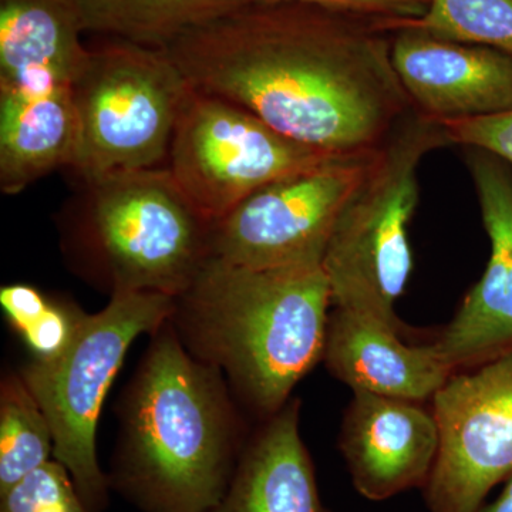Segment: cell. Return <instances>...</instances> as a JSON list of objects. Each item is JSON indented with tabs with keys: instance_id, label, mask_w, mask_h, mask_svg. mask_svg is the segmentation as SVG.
Instances as JSON below:
<instances>
[{
	"instance_id": "obj_1",
	"label": "cell",
	"mask_w": 512,
	"mask_h": 512,
	"mask_svg": "<svg viewBox=\"0 0 512 512\" xmlns=\"http://www.w3.org/2000/svg\"><path fill=\"white\" fill-rule=\"evenodd\" d=\"M382 22L299 3L242 6L165 47L192 89L282 136L339 154L376 150L413 104Z\"/></svg>"
},
{
	"instance_id": "obj_2",
	"label": "cell",
	"mask_w": 512,
	"mask_h": 512,
	"mask_svg": "<svg viewBox=\"0 0 512 512\" xmlns=\"http://www.w3.org/2000/svg\"><path fill=\"white\" fill-rule=\"evenodd\" d=\"M111 490L143 512H208L227 491L247 427L217 367L184 348L168 319L119 397Z\"/></svg>"
},
{
	"instance_id": "obj_3",
	"label": "cell",
	"mask_w": 512,
	"mask_h": 512,
	"mask_svg": "<svg viewBox=\"0 0 512 512\" xmlns=\"http://www.w3.org/2000/svg\"><path fill=\"white\" fill-rule=\"evenodd\" d=\"M332 298L322 265L252 269L210 258L174 298L178 338L239 403L274 416L322 362Z\"/></svg>"
},
{
	"instance_id": "obj_4",
	"label": "cell",
	"mask_w": 512,
	"mask_h": 512,
	"mask_svg": "<svg viewBox=\"0 0 512 512\" xmlns=\"http://www.w3.org/2000/svg\"><path fill=\"white\" fill-rule=\"evenodd\" d=\"M76 181L55 221L64 264L84 284L175 298L211 258L214 224L165 165Z\"/></svg>"
},
{
	"instance_id": "obj_5",
	"label": "cell",
	"mask_w": 512,
	"mask_h": 512,
	"mask_svg": "<svg viewBox=\"0 0 512 512\" xmlns=\"http://www.w3.org/2000/svg\"><path fill=\"white\" fill-rule=\"evenodd\" d=\"M451 146L440 121L413 110L377 148L340 212L322 259L332 308L404 333L396 312L413 271L409 227L419 205L424 157Z\"/></svg>"
},
{
	"instance_id": "obj_6",
	"label": "cell",
	"mask_w": 512,
	"mask_h": 512,
	"mask_svg": "<svg viewBox=\"0 0 512 512\" xmlns=\"http://www.w3.org/2000/svg\"><path fill=\"white\" fill-rule=\"evenodd\" d=\"M191 92L164 49L117 39L90 47L73 86L76 180L163 167Z\"/></svg>"
},
{
	"instance_id": "obj_7",
	"label": "cell",
	"mask_w": 512,
	"mask_h": 512,
	"mask_svg": "<svg viewBox=\"0 0 512 512\" xmlns=\"http://www.w3.org/2000/svg\"><path fill=\"white\" fill-rule=\"evenodd\" d=\"M173 311V296L116 293L100 312L87 315L62 355L47 362L29 360L20 367V376L49 421L55 460L67 468L93 512L107 507L111 490L97 458L103 404L131 345L140 336L153 335Z\"/></svg>"
},
{
	"instance_id": "obj_8",
	"label": "cell",
	"mask_w": 512,
	"mask_h": 512,
	"mask_svg": "<svg viewBox=\"0 0 512 512\" xmlns=\"http://www.w3.org/2000/svg\"><path fill=\"white\" fill-rule=\"evenodd\" d=\"M83 33L76 0H0V144L10 153H73V86L90 50Z\"/></svg>"
},
{
	"instance_id": "obj_9",
	"label": "cell",
	"mask_w": 512,
	"mask_h": 512,
	"mask_svg": "<svg viewBox=\"0 0 512 512\" xmlns=\"http://www.w3.org/2000/svg\"><path fill=\"white\" fill-rule=\"evenodd\" d=\"M346 156L291 140L237 104L192 89L165 167L214 224L266 185Z\"/></svg>"
},
{
	"instance_id": "obj_10",
	"label": "cell",
	"mask_w": 512,
	"mask_h": 512,
	"mask_svg": "<svg viewBox=\"0 0 512 512\" xmlns=\"http://www.w3.org/2000/svg\"><path fill=\"white\" fill-rule=\"evenodd\" d=\"M376 150L289 175L249 195L212 225L211 258L252 269L322 265L340 212Z\"/></svg>"
},
{
	"instance_id": "obj_11",
	"label": "cell",
	"mask_w": 512,
	"mask_h": 512,
	"mask_svg": "<svg viewBox=\"0 0 512 512\" xmlns=\"http://www.w3.org/2000/svg\"><path fill=\"white\" fill-rule=\"evenodd\" d=\"M439 456L424 493L430 512H478L512 474V352L454 373L433 397Z\"/></svg>"
},
{
	"instance_id": "obj_12",
	"label": "cell",
	"mask_w": 512,
	"mask_h": 512,
	"mask_svg": "<svg viewBox=\"0 0 512 512\" xmlns=\"http://www.w3.org/2000/svg\"><path fill=\"white\" fill-rule=\"evenodd\" d=\"M491 251L483 276L454 318L433 340L454 373L512 352V173L510 165L481 148H466Z\"/></svg>"
},
{
	"instance_id": "obj_13",
	"label": "cell",
	"mask_w": 512,
	"mask_h": 512,
	"mask_svg": "<svg viewBox=\"0 0 512 512\" xmlns=\"http://www.w3.org/2000/svg\"><path fill=\"white\" fill-rule=\"evenodd\" d=\"M339 448L357 493L384 501L426 487L437 456L440 433L433 409L421 402L355 392Z\"/></svg>"
},
{
	"instance_id": "obj_14",
	"label": "cell",
	"mask_w": 512,
	"mask_h": 512,
	"mask_svg": "<svg viewBox=\"0 0 512 512\" xmlns=\"http://www.w3.org/2000/svg\"><path fill=\"white\" fill-rule=\"evenodd\" d=\"M392 63L413 109L437 121L512 111V57L416 29L393 30Z\"/></svg>"
},
{
	"instance_id": "obj_15",
	"label": "cell",
	"mask_w": 512,
	"mask_h": 512,
	"mask_svg": "<svg viewBox=\"0 0 512 512\" xmlns=\"http://www.w3.org/2000/svg\"><path fill=\"white\" fill-rule=\"evenodd\" d=\"M322 362L330 375L352 392L427 402L454 375L433 343L407 345L402 333L357 315L333 308L326 330Z\"/></svg>"
},
{
	"instance_id": "obj_16",
	"label": "cell",
	"mask_w": 512,
	"mask_h": 512,
	"mask_svg": "<svg viewBox=\"0 0 512 512\" xmlns=\"http://www.w3.org/2000/svg\"><path fill=\"white\" fill-rule=\"evenodd\" d=\"M299 420L301 400L296 397L262 420L249 436L227 491L208 512H326Z\"/></svg>"
},
{
	"instance_id": "obj_17",
	"label": "cell",
	"mask_w": 512,
	"mask_h": 512,
	"mask_svg": "<svg viewBox=\"0 0 512 512\" xmlns=\"http://www.w3.org/2000/svg\"><path fill=\"white\" fill-rule=\"evenodd\" d=\"M86 33L165 49L188 30L251 0H76Z\"/></svg>"
},
{
	"instance_id": "obj_18",
	"label": "cell",
	"mask_w": 512,
	"mask_h": 512,
	"mask_svg": "<svg viewBox=\"0 0 512 512\" xmlns=\"http://www.w3.org/2000/svg\"><path fill=\"white\" fill-rule=\"evenodd\" d=\"M55 458V440L42 407L20 373L0 382V494Z\"/></svg>"
},
{
	"instance_id": "obj_19",
	"label": "cell",
	"mask_w": 512,
	"mask_h": 512,
	"mask_svg": "<svg viewBox=\"0 0 512 512\" xmlns=\"http://www.w3.org/2000/svg\"><path fill=\"white\" fill-rule=\"evenodd\" d=\"M0 306L10 328L25 343L30 360L39 362L62 355L89 315L70 299L29 284L3 285Z\"/></svg>"
},
{
	"instance_id": "obj_20",
	"label": "cell",
	"mask_w": 512,
	"mask_h": 512,
	"mask_svg": "<svg viewBox=\"0 0 512 512\" xmlns=\"http://www.w3.org/2000/svg\"><path fill=\"white\" fill-rule=\"evenodd\" d=\"M390 33L416 29L439 39L487 46L512 57V0H429L419 19L383 23Z\"/></svg>"
},
{
	"instance_id": "obj_21",
	"label": "cell",
	"mask_w": 512,
	"mask_h": 512,
	"mask_svg": "<svg viewBox=\"0 0 512 512\" xmlns=\"http://www.w3.org/2000/svg\"><path fill=\"white\" fill-rule=\"evenodd\" d=\"M0 512H93L80 497L72 476L50 460L0 494Z\"/></svg>"
},
{
	"instance_id": "obj_22",
	"label": "cell",
	"mask_w": 512,
	"mask_h": 512,
	"mask_svg": "<svg viewBox=\"0 0 512 512\" xmlns=\"http://www.w3.org/2000/svg\"><path fill=\"white\" fill-rule=\"evenodd\" d=\"M453 146L481 148L512 167V111L478 119L440 121Z\"/></svg>"
},
{
	"instance_id": "obj_23",
	"label": "cell",
	"mask_w": 512,
	"mask_h": 512,
	"mask_svg": "<svg viewBox=\"0 0 512 512\" xmlns=\"http://www.w3.org/2000/svg\"><path fill=\"white\" fill-rule=\"evenodd\" d=\"M251 3H299L383 23L419 19L429 8V0H251Z\"/></svg>"
},
{
	"instance_id": "obj_24",
	"label": "cell",
	"mask_w": 512,
	"mask_h": 512,
	"mask_svg": "<svg viewBox=\"0 0 512 512\" xmlns=\"http://www.w3.org/2000/svg\"><path fill=\"white\" fill-rule=\"evenodd\" d=\"M478 512H512V474L507 478V485H505L500 497Z\"/></svg>"
}]
</instances>
